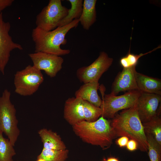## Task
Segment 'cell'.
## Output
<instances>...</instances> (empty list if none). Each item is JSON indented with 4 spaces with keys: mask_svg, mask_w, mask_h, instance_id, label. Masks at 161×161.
<instances>
[{
    "mask_svg": "<svg viewBox=\"0 0 161 161\" xmlns=\"http://www.w3.org/2000/svg\"><path fill=\"white\" fill-rule=\"evenodd\" d=\"M161 47L159 46L153 50L145 53H140L139 55H135L130 52V49L127 54L122 57L120 60V64L123 68H128L134 66H136L138 60L141 56L148 53H150Z\"/></svg>",
    "mask_w": 161,
    "mask_h": 161,
    "instance_id": "obj_24",
    "label": "cell"
},
{
    "mask_svg": "<svg viewBox=\"0 0 161 161\" xmlns=\"http://www.w3.org/2000/svg\"><path fill=\"white\" fill-rule=\"evenodd\" d=\"M43 145V148L54 150L66 149V146L60 136L51 130L43 128L38 132Z\"/></svg>",
    "mask_w": 161,
    "mask_h": 161,
    "instance_id": "obj_16",
    "label": "cell"
},
{
    "mask_svg": "<svg viewBox=\"0 0 161 161\" xmlns=\"http://www.w3.org/2000/svg\"><path fill=\"white\" fill-rule=\"evenodd\" d=\"M83 104L85 120L94 122L101 116L102 111L100 107L85 100H83Z\"/></svg>",
    "mask_w": 161,
    "mask_h": 161,
    "instance_id": "obj_23",
    "label": "cell"
},
{
    "mask_svg": "<svg viewBox=\"0 0 161 161\" xmlns=\"http://www.w3.org/2000/svg\"><path fill=\"white\" fill-rule=\"evenodd\" d=\"M10 92L5 89L0 96V130L14 146L20 134L16 110L11 102Z\"/></svg>",
    "mask_w": 161,
    "mask_h": 161,
    "instance_id": "obj_4",
    "label": "cell"
},
{
    "mask_svg": "<svg viewBox=\"0 0 161 161\" xmlns=\"http://www.w3.org/2000/svg\"><path fill=\"white\" fill-rule=\"evenodd\" d=\"M98 81H93L83 83L75 93V97L81 98L100 107L102 100L99 96L97 90L99 88Z\"/></svg>",
    "mask_w": 161,
    "mask_h": 161,
    "instance_id": "obj_14",
    "label": "cell"
},
{
    "mask_svg": "<svg viewBox=\"0 0 161 161\" xmlns=\"http://www.w3.org/2000/svg\"><path fill=\"white\" fill-rule=\"evenodd\" d=\"M71 5L66 16L60 22L58 27L68 25L75 19L80 18L83 10V0H67Z\"/></svg>",
    "mask_w": 161,
    "mask_h": 161,
    "instance_id": "obj_19",
    "label": "cell"
},
{
    "mask_svg": "<svg viewBox=\"0 0 161 161\" xmlns=\"http://www.w3.org/2000/svg\"><path fill=\"white\" fill-rule=\"evenodd\" d=\"M136 67L123 68L118 73L112 84L110 94L117 95L121 92L138 90L136 80Z\"/></svg>",
    "mask_w": 161,
    "mask_h": 161,
    "instance_id": "obj_12",
    "label": "cell"
},
{
    "mask_svg": "<svg viewBox=\"0 0 161 161\" xmlns=\"http://www.w3.org/2000/svg\"><path fill=\"white\" fill-rule=\"evenodd\" d=\"M36 161H46L43 159L39 158V159H37Z\"/></svg>",
    "mask_w": 161,
    "mask_h": 161,
    "instance_id": "obj_29",
    "label": "cell"
},
{
    "mask_svg": "<svg viewBox=\"0 0 161 161\" xmlns=\"http://www.w3.org/2000/svg\"><path fill=\"white\" fill-rule=\"evenodd\" d=\"M68 10L62 5L61 0H49L36 17V27L47 31L55 29L66 16Z\"/></svg>",
    "mask_w": 161,
    "mask_h": 161,
    "instance_id": "obj_7",
    "label": "cell"
},
{
    "mask_svg": "<svg viewBox=\"0 0 161 161\" xmlns=\"http://www.w3.org/2000/svg\"><path fill=\"white\" fill-rule=\"evenodd\" d=\"M136 80L138 90L141 92L161 95V80L136 72Z\"/></svg>",
    "mask_w": 161,
    "mask_h": 161,
    "instance_id": "obj_15",
    "label": "cell"
},
{
    "mask_svg": "<svg viewBox=\"0 0 161 161\" xmlns=\"http://www.w3.org/2000/svg\"><path fill=\"white\" fill-rule=\"evenodd\" d=\"M101 92L102 95L100 107L102 111L101 116L112 119L119 111L130 108L135 105L141 93L139 90H133L117 96L110 93L104 94L102 90Z\"/></svg>",
    "mask_w": 161,
    "mask_h": 161,
    "instance_id": "obj_5",
    "label": "cell"
},
{
    "mask_svg": "<svg viewBox=\"0 0 161 161\" xmlns=\"http://www.w3.org/2000/svg\"><path fill=\"white\" fill-rule=\"evenodd\" d=\"M161 100V95L141 92L136 105L142 123L149 121L156 115Z\"/></svg>",
    "mask_w": 161,
    "mask_h": 161,
    "instance_id": "obj_11",
    "label": "cell"
},
{
    "mask_svg": "<svg viewBox=\"0 0 161 161\" xmlns=\"http://www.w3.org/2000/svg\"><path fill=\"white\" fill-rule=\"evenodd\" d=\"M83 101L81 98L75 97L68 98L65 102L64 117L72 126L85 120Z\"/></svg>",
    "mask_w": 161,
    "mask_h": 161,
    "instance_id": "obj_13",
    "label": "cell"
},
{
    "mask_svg": "<svg viewBox=\"0 0 161 161\" xmlns=\"http://www.w3.org/2000/svg\"><path fill=\"white\" fill-rule=\"evenodd\" d=\"M111 120L103 116L94 122L84 120L72 126L77 136L85 143L98 146L103 150L109 148L117 137Z\"/></svg>",
    "mask_w": 161,
    "mask_h": 161,
    "instance_id": "obj_2",
    "label": "cell"
},
{
    "mask_svg": "<svg viewBox=\"0 0 161 161\" xmlns=\"http://www.w3.org/2000/svg\"><path fill=\"white\" fill-rule=\"evenodd\" d=\"M44 80L41 71L33 66L28 65L15 75V92L23 96L32 95L38 90Z\"/></svg>",
    "mask_w": 161,
    "mask_h": 161,
    "instance_id": "obj_6",
    "label": "cell"
},
{
    "mask_svg": "<svg viewBox=\"0 0 161 161\" xmlns=\"http://www.w3.org/2000/svg\"><path fill=\"white\" fill-rule=\"evenodd\" d=\"M129 138L126 136H121L116 140V143L120 147H125L128 141Z\"/></svg>",
    "mask_w": 161,
    "mask_h": 161,
    "instance_id": "obj_26",
    "label": "cell"
},
{
    "mask_svg": "<svg viewBox=\"0 0 161 161\" xmlns=\"http://www.w3.org/2000/svg\"><path fill=\"white\" fill-rule=\"evenodd\" d=\"M28 55L33 63V66L38 69L43 70L50 77H55L62 68L64 59L61 56L38 52Z\"/></svg>",
    "mask_w": 161,
    "mask_h": 161,
    "instance_id": "obj_9",
    "label": "cell"
},
{
    "mask_svg": "<svg viewBox=\"0 0 161 161\" xmlns=\"http://www.w3.org/2000/svg\"><path fill=\"white\" fill-rule=\"evenodd\" d=\"M69 150H54L43 148L37 159L41 158L46 161H65L68 157Z\"/></svg>",
    "mask_w": 161,
    "mask_h": 161,
    "instance_id": "obj_21",
    "label": "cell"
},
{
    "mask_svg": "<svg viewBox=\"0 0 161 161\" xmlns=\"http://www.w3.org/2000/svg\"><path fill=\"white\" fill-rule=\"evenodd\" d=\"M79 23V19H75L68 25L50 31L36 27L32 30L31 34L35 44V52H42L59 56L69 54L70 50L62 49L61 45L66 44V34L71 29L76 28Z\"/></svg>",
    "mask_w": 161,
    "mask_h": 161,
    "instance_id": "obj_3",
    "label": "cell"
},
{
    "mask_svg": "<svg viewBox=\"0 0 161 161\" xmlns=\"http://www.w3.org/2000/svg\"><path fill=\"white\" fill-rule=\"evenodd\" d=\"M96 0H84L83 1V10L79 18L83 28L86 30H89L96 21Z\"/></svg>",
    "mask_w": 161,
    "mask_h": 161,
    "instance_id": "obj_17",
    "label": "cell"
},
{
    "mask_svg": "<svg viewBox=\"0 0 161 161\" xmlns=\"http://www.w3.org/2000/svg\"><path fill=\"white\" fill-rule=\"evenodd\" d=\"M160 113L156 115L149 121L142 123L145 134L152 135L156 141L161 145V118Z\"/></svg>",
    "mask_w": 161,
    "mask_h": 161,
    "instance_id": "obj_18",
    "label": "cell"
},
{
    "mask_svg": "<svg viewBox=\"0 0 161 161\" xmlns=\"http://www.w3.org/2000/svg\"><path fill=\"white\" fill-rule=\"evenodd\" d=\"M113 59L104 51L101 52L98 58L90 65L78 68L77 78L83 83L93 81H98L102 75L112 65Z\"/></svg>",
    "mask_w": 161,
    "mask_h": 161,
    "instance_id": "obj_8",
    "label": "cell"
},
{
    "mask_svg": "<svg viewBox=\"0 0 161 161\" xmlns=\"http://www.w3.org/2000/svg\"><path fill=\"white\" fill-rule=\"evenodd\" d=\"M13 0H0V13L6 8L10 6Z\"/></svg>",
    "mask_w": 161,
    "mask_h": 161,
    "instance_id": "obj_27",
    "label": "cell"
},
{
    "mask_svg": "<svg viewBox=\"0 0 161 161\" xmlns=\"http://www.w3.org/2000/svg\"><path fill=\"white\" fill-rule=\"evenodd\" d=\"M3 133L0 130V161H14L13 157L16 154L14 146Z\"/></svg>",
    "mask_w": 161,
    "mask_h": 161,
    "instance_id": "obj_20",
    "label": "cell"
},
{
    "mask_svg": "<svg viewBox=\"0 0 161 161\" xmlns=\"http://www.w3.org/2000/svg\"><path fill=\"white\" fill-rule=\"evenodd\" d=\"M111 124L117 137L126 136L133 140L137 142L140 151L148 152L147 138L136 104L117 113L111 120Z\"/></svg>",
    "mask_w": 161,
    "mask_h": 161,
    "instance_id": "obj_1",
    "label": "cell"
},
{
    "mask_svg": "<svg viewBox=\"0 0 161 161\" xmlns=\"http://www.w3.org/2000/svg\"><path fill=\"white\" fill-rule=\"evenodd\" d=\"M10 28V23L4 20L2 13H0V71L3 75L11 52L15 49H23L20 44L13 41L9 34Z\"/></svg>",
    "mask_w": 161,
    "mask_h": 161,
    "instance_id": "obj_10",
    "label": "cell"
},
{
    "mask_svg": "<svg viewBox=\"0 0 161 161\" xmlns=\"http://www.w3.org/2000/svg\"><path fill=\"white\" fill-rule=\"evenodd\" d=\"M126 146L128 150L131 151H134L138 148L137 142L132 139L129 140Z\"/></svg>",
    "mask_w": 161,
    "mask_h": 161,
    "instance_id": "obj_25",
    "label": "cell"
},
{
    "mask_svg": "<svg viewBox=\"0 0 161 161\" xmlns=\"http://www.w3.org/2000/svg\"><path fill=\"white\" fill-rule=\"evenodd\" d=\"M148 142V152L150 161H161V145L150 134H145Z\"/></svg>",
    "mask_w": 161,
    "mask_h": 161,
    "instance_id": "obj_22",
    "label": "cell"
},
{
    "mask_svg": "<svg viewBox=\"0 0 161 161\" xmlns=\"http://www.w3.org/2000/svg\"><path fill=\"white\" fill-rule=\"evenodd\" d=\"M103 160L104 161H119L117 158L113 157H109L106 160L104 158Z\"/></svg>",
    "mask_w": 161,
    "mask_h": 161,
    "instance_id": "obj_28",
    "label": "cell"
}]
</instances>
